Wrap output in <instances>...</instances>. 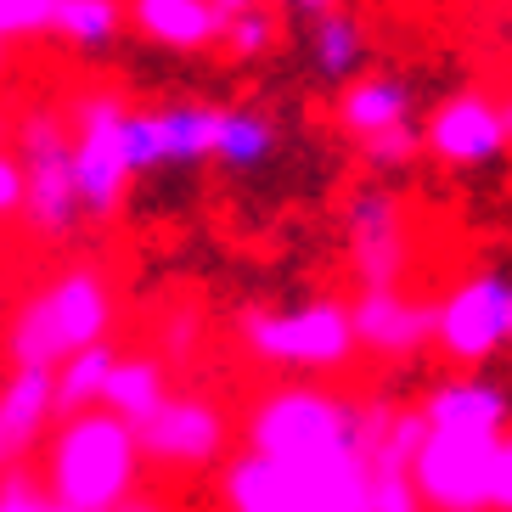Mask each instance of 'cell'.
Instances as JSON below:
<instances>
[{"label":"cell","mask_w":512,"mask_h":512,"mask_svg":"<svg viewBox=\"0 0 512 512\" xmlns=\"http://www.w3.org/2000/svg\"><path fill=\"white\" fill-rule=\"evenodd\" d=\"M124 96L85 91L62 119H68V147H74V192L85 220H119L130 197V164H124Z\"/></svg>","instance_id":"8992f818"},{"label":"cell","mask_w":512,"mask_h":512,"mask_svg":"<svg viewBox=\"0 0 512 512\" xmlns=\"http://www.w3.org/2000/svg\"><path fill=\"white\" fill-rule=\"evenodd\" d=\"M276 158V124L259 107L220 102V141H214V164L226 175H254Z\"/></svg>","instance_id":"d6986e66"},{"label":"cell","mask_w":512,"mask_h":512,"mask_svg":"<svg viewBox=\"0 0 512 512\" xmlns=\"http://www.w3.org/2000/svg\"><path fill=\"white\" fill-rule=\"evenodd\" d=\"M141 445L136 428L113 411L91 406L62 417L46 445V496L68 512H113L141 490Z\"/></svg>","instance_id":"6da1fadb"},{"label":"cell","mask_w":512,"mask_h":512,"mask_svg":"<svg viewBox=\"0 0 512 512\" xmlns=\"http://www.w3.org/2000/svg\"><path fill=\"white\" fill-rule=\"evenodd\" d=\"M242 349L276 372H338L355 355L344 299H304L293 310H242Z\"/></svg>","instance_id":"5b68a950"},{"label":"cell","mask_w":512,"mask_h":512,"mask_svg":"<svg viewBox=\"0 0 512 512\" xmlns=\"http://www.w3.org/2000/svg\"><path fill=\"white\" fill-rule=\"evenodd\" d=\"M57 428L51 411V372L34 366H12V377L0 383V473L23 467Z\"/></svg>","instance_id":"9a60e30c"},{"label":"cell","mask_w":512,"mask_h":512,"mask_svg":"<svg viewBox=\"0 0 512 512\" xmlns=\"http://www.w3.org/2000/svg\"><path fill=\"white\" fill-rule=\"evenodd\" d=\"M299 12H332V6H344V0H293Z\"/></svg>","instance_id":"f546056e"},{"label":"cell","mask_w":512,"mask_h":512,"mask_svg":"<svg viewBox=\"0 0 512 512\" xmlns=\"http://www.w3.org/2000/svg\"><path fill=\"white\" fill-rule=\"evenodd\" d=\"M113 355H119L113 344H91V349H79V355H68L62 366H51V411H57V422L79 417V411H91L102 400Z\"/></svg>","instance_id":"7402d4cb"},{"label":"cell","mask_w":512,"mask_h":512,"mask_svg":"<svg viewBox=\"0 0 512 512\" xmlns=\"http://www.w3.org/2000/svg\"><path fill=\"white\" fill-rule=\"evenodd\" d=\"M434 344L462 372H484L512 344V282L507 271H473L434 304Z\"/></svg>","instance_id":"ba28073f"},{"label":"cell","mask_w":512,"mask_h":512,"mask_svg":"<svg viewBox=\"0 0 512 512\" xmlns=\"http://www.w3.org/2000/svg\"><path fill=\"white\" fill-rule=\"evenodd\" d=\"M355 349L377 361H417L434 344V299H417L406 287H361L349 304Z\"/></svg>","instance_id":"4fadbf2b"},{"label":"cell","mask_w":512,"mask_h":512,"mask_svg":"<svg viewBox=\"0 0 512 512\" xmlns=\"http://www.w3.org/2000/svg\"><path fill=\"white\" fill-rule=\"evenodd\" d=\"M417 152H422L417 119H411V124H394V130H383V136H372V141H361V158H366L372 169H406Z\"/></svg>","instance_id":"d4e9b609"},{"label":"cell","mask_w":512,"mask_h":512,"mask_svg":"<svg viewBox=\"0 0 512 512\" xmlns=\"http://www.w3.org/2000/svg\"><path fill=\"white\" fill-rule=\"evenodd\" d=\"M6 57H12V46H0V74H6Z\"/></svg>","instance_id":"1f68e13d"},{"label":"cell","mask_w":512,"mask_h":512,"mask_svg":"<svg viewBox=\"0 0 512 512\" xmlns=\"http://www.w3.org/2000/svg\"><path fill=\"white\" fill-rule=\"evenodd\" d=\"M344 237L355 259V282L361 287H406V203L389 186H361L344 209Z\"/></svg>","instance_id":"7c38bea8"},{"label":"cell","mask_w":512,"mask_h":512,"mask_svg":"<svg viewBox=\"0 0 512 512\" xmlns=\"http://www.w3.org/2000/svg\"><path fill=\"white\" fill-rule=\"evenodd\" d=\"M422 512H507L512 439L507 434H428L406 462Z\"/></svg>","instance_id":"277c9868"},{"label":"cell","mask_w":512,"mask_h":512,"mask_svg":"<svg viewBox=\"0 0 512 512\" xmlns=\"http://www.w3.org/2000/svg\"><path fill=\"white\" fill-rule=\"evenodd\" d=\"M169 372L158 355H113V366H107V383H102V400L96 406L113 411L119 422H130V428H141V422L152 417V411L169 400Z\"/></svg>","instance_id":"ac0fdd59"},{"label":"cell","mask_w":512,"mask_h":512,"mask_svg":"<svg viewBox=\"0 0 512 512\" xmlns=\"http://www.w3.org/2000/svg\"><path fill=\"white\" fill-rule=\"evenodd\" d=\"M124 34V0H57L51 12V34L74 51H107Z\"/></svg>","instance_id":"44dd1931"},{"label":"cell","mask_w":512,"mask_h":512,"mask_svg":"<svg viewBox=\"0 0 512 512\" xmlns=\"http://www.w3.org/2000/svg\"><path fill=\"white\" fill-rule=\"evenodd\" d=\"M422 152H434L451 169H490L507 152V102L490 91H456L417 124Z\"/></svg>","instance_id":"30bf717a"},{"label":"cell","mask_w":512,"mask_h":512,"mask_svg":"<svg viewBox=\"0 0 512 512\" xmlns=\"http://www.w3.org/2000/svg\"><path fill=\"white\" fill-rule=\"evenodd\" d=\"M214 141H220V102L124 107V164H130V175L214 164Z\"/></svg>","instance_id":"9c48e42d"},{"label":"cell","mask_w":512,"mask_h":512,"mask_svg":"<svg viewBox=\"0 0 512 512\" xmlns=\"http://www.w3.org/2000/svg\"><path fill=\"white\" fill-rule=\"evenodd\" d=\"M124 23L164 51H214L220 34V0H130Z\"/></svg>","instance_id":"2e32d148"},{"label":"cell","mask_w":512,"mask_h":512,"mask_svg":"<svg viewBox=\"0 0 512 512\" xmlns=\"http://www.w3.org/2000/svg\"><path fill=\"white\" fill-rule=\"evenodd\" d=\"M141 462L158 467H214L231 445V417L203 394H169L164 406L152 411L147 422L136 428Z\"/></svg>","instance_id":"8fae6325"},{"label":"cell","mask_w":512,"mask_h":512,"mask_svg":"<svg viewBox=\"0 0 512 512\" xmlns=\"http://www.w3.org/2000/svg\"><path fill=\"white\" fill-rule=\"evenodd\" d=\"M310 68L327 85H349V79L366 68V29L361 17L332 6V12H316V29H310Z\"/></svg>","instance_id":"ffe728a7"},{"label":"cell","mask_w":512,"mask_h":512,"mask_svg":"<svg viewBox=\"0 0 512 512\" xmlns=\"http://www.w3.org/2000/svg\"><path fill=\"white\" fill-rule=\"evenodd\" d=\"M17 169H23V214L40 237H68L85 220L74 192V147L57 107H34L17 124Z\"/></svg>","instance_id":"52a82bcc"},{"label":"cell","mask_w":512,"mask_h":512,"mask_svg":"<svg viewBox=\"0 0 512 512\" xmlns=\"http://www.w3.org/2000/svg\"><path fill=\"white\" fill-rule=\"evenodd\" d=\"M158 349H164V361H192L203 349V310H192V304L169 310L164 327H158Z\"/></svg>","instance_id":"484cf974"},{"label":"cell","mask_w":512,"mask_h":512,"mask_svg":"<svg viewBox=\"0 0 512 512\" xmlns=\"http://www.w3.org/2000/svg\"><path fill=\"white\" fill-rule=\"evenodd\" d=\"M282 40V17L276 6H237V12H220V34H214V46L226 51L237 62H254L265 51H276Z\"/></svg>","instance_id":"603a6c76"},{"label":"cell","mask_w":512,"mask_h":512,"mask_svg":"<svg viewBox=\"0 0 512 512\" xmlns=\"http://www.w3.org/2000/svg\"><path fill=\"white\" fill-rule=\"evenodd\" d=\"M57 0H0V46H29L51 34Z\"/></svg>","instance_id":"cb8c5ba5"},{"label":"cell","mask_w":512,"mask_h":512,"mask_svg":"<svg viewBox=\"0 0 512 512\" xmlns=\"http://www.w3.org/2000/svg\"><path fill=\"white\" fill-rule=\"evenodd\" d=\"M411 119H417V96L400 74H355L349 85H338V130L344 136L372 141Z\"/></svg>","instance_id":"e0dca14e"},{"label":"cell","mask_w":512,"mask_h":512,"mask_svg":"<svg viewBox=\"0 0 512 512\" xmlns=\"http://www.w3.org/2000/svg\"><path fill=\"white\" fill-rule=\"evenodd\" d=\"M23 214V169H17V152L0 147V220H17Z\"/></svg>","instance_id":"83f0119b"},{"label":"cell","mask_w":512,"mask_h":512,"mask_svg":"<svg viewBox=\"0 0 512 512\" xmlns=\"http://www.w3.org/2000/svg\"><path fill=\"white\" fill-rule=\"evenodd\" d=\"M417 417L434 434H507V389L484 372H451L422 394Z\"/></svg>","instance_id":"5bb4252c"},{"label":"cell","mask_w":512,"mask_h":512,"mask_svg":"<svg viewBox=\"0 0 512 512\" xmlns=\"http://www.w3.org/2000/svg\"><path fill=\"white\" fill-rule=\"evenodd\" d=\"M113 321H119V299H113L107 276L91 265H74L17 304L12 327H6V361L51 372L79 349L113 344Z\"/></svg>","instance_id":"7a4b0ae2"},{"label":"cell","mask_w":512,"mask_h":512,"mask_svg":"<svg viewBox=\"0 0 512 512\" xmlns=\"http://www.w3.org/2000/svg\"><path fill=\"white\" fill-rule=\"evenodd\" d=\"M237 6H282V0H220V12H237Z\"/></svg>","instance_id":"4dcf8cb0"},{"label":"cell","mask_w":512,"mask_h":512,"mask_svg":"<svg viewBox=\"0 0 512 512\" xmlns=\"http://www.w3.org/2000/svg\"><path fill=\"white\" fill-rule=\"evenodd\" d=\"M366 434H372V406H355L321 383H287L248 411L242 451L271 462H321L338 451H361Z\"/></svg>","instance_id":"3957f363"},{"label":"cell","mask_w":512,"mask_h":512,"mask_svg":"<svg viewBox=\"0 0 512 512\" xmlns=\"http://www.w3.org/2000/svg\"><path fill=\"white\" fill-rule=\"evenodd\" d=\"M113 512H169V507H164V501H152V496H141V490H136V496L124 501V507H113Z\"/></svg>","instance_id":"f1b7e54d"},{"label":"cell","mask_w":512,"mask_h":512,"mask_svg":"<svg viewBox=\"0 0 512 512\" xmlns=\"http://www.w3.org/2000/svg\"><path fill=\"white\" fill-rule=\"evenodd\" d=\"M0 512H68V507H57L40 479H29L23 467H12V473H0Z\"/></svg>","instance_id":"4316f807"}]
</instances>
